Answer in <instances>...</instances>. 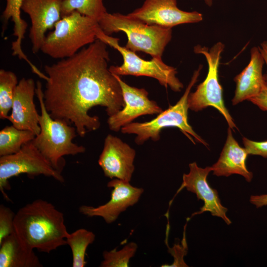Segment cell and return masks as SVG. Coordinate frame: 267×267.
<instances>
[{
	"instance_id": "cell-24",
	"label": "cell",
	"mask_w": 267,
	"mask_h": 267,
	"mask_svg": "<svg viewBox=\"0 0 267 267\" xmlns=\"http://www.w3.org/2000/svg\"><path fill=\"white\" fill-rule=\"evenodd\" d=\"M15 74L10 71L0 70V118H7L11 109L14 91L18 84Z\"/></svg>"
},
{
	"instance_id": "cell-2",
	"label": "cell",
	"mask_w": 267,
	"mask_h": 267,
	"mask_svg": "<svg viewBox=\"0 0 267 267\" xmlns=\"http://www.w3.org/2000/svg\"><path fill=\"white\" fill-rule=\"evenodd\" d=\"M14 232L26 247L49 254L66 245L69 233L63 214L51 203L38 199L15 213Z\"/></svg>"
},
{
	"instance_id": "cell-21",
	"label": "cell",
	"mask_w": 267,
	"mask_h": 267,
	"mask_svg": "<svg viewBox=\"0 0 267 267\" xmlns=\"http://www.w3.org/2000/svg\"><path fill=\"white\" fill-rule=\"evenodd\" d=\"M36 135L29 130L18 129L13 125L6 126L0 132V156L18 152L25 144L32 141Z\"/></svg>"
},
{
	"instance_id": "cell-6",
	"label": "cell",
	"mask_w": 267,
	"mask_h": 267,
	"mask_svg": "<svg viewBox=\"0 0 267 267\" xmlns=\"http://www.w3.org/2000/svg\"><path fill=\"white\" fill-rule=\"evenodd\" d=\"M202 65H200L192 75L186 89L177 103L158 114L154 119L143 123L132 122L121 129L124 134L136 135L135 142L141 145L149 139L157 141L160 138V133L164 128L176 127L191 142L195 144L193 137L197 142L207 146L206 142L193 130L188 121V97L190 90L197 81Z\"/></svg>"
},
{
	"instance_id": "cell-27",
	"label": "cell",
	"mask_w": 267,
	"mask_h": 267,
	"mask_svg": "<svg viewBox=\"0 0 267 267\" xmlns=\"http://www.w3.org/2000/svg\"><path fill=\"white\" fill-rule=\"evenodd\" d=\"M183 237L181 244H175L172 248L168 247V251L174 258V261L171 265H163L162 267H188L183 260V257L187 254V246L185 238V229Z\"/></svg>"
},
{
	"instance_id": "cell-5",
	"label": "cell",
	"mask_w": 267,
	"mask_h": 267,
	"mask_svg": "<svg viewBox=\"0 0 267 267\" xmlns=\"http://www.w3.org/2000/svg\"><path fill=\"white\" fill-rule=\"evenodd\" d=\"M100 28L97 20L74 11L56 23L41 50L54 59L71 57L97 40Z\"/></svg>"
},
{
	"instance_id": "cell-25",
	"label": "cell",
	"mask_w": 267,
	"mask_h": 267,
	"mask_svg": "<svg viewBox=\"0 0 267 267\" xmlns=\"http://www.w3.org/2000/svg\"><path fill=\"white\" fill-rule=\"evenodd\" d=\"M137 249L135 242H131L125 245L121 249H114L110 251H105L103 253V260L101 267H127L130 260L133 258Z\"/></svg>"
},
{
	"instance_id": "cell-20",
	"label": "cell",
	"mask_w": 267,
	"mask_h": 267,
	"mask_svg": "<svg viewBox=\"0 0 267 267\" xmlns=\"http://www.w3.org/2000/svg\"><path fill=\"white\" fill-rule=\"evenodd\" d=\"M22 0H6V7L1 17L3 23L2 34H3L7 23L11 19L14 23L13 35L17 38L12 43V55L18 56L19 59H23L29 64H31L32 62L24 53L21 47L22 40L28 26L27 22L22 19L20 15Z\"/></svg>"
},
{
	"instance_id": "cell-30",
	"label": "cell",
	"mask_w": 267,
	"mask_h": 267,
	"mask_svg": "<svg viewBox=\"0 0 267 267\" xmlns=\"http://www.w3.org/2000/svg\"><path fill=\"white\" fill-rule=\"evenodd\" d=\"M250 202L257 208L267 205V194L252 195L250 198Z\"/></svg>"
},
{
	"instance_id": "cell-17",
	"label": "cell",
	"mask_w": 267,
	"mask_h": 267,
	"mask_svg": "<svg viewBox=\"0 0 267 267\" xmlns=\"http://www.w3.org/2000/svg\"><path fill=\"white\" fill-rule=\"evenodd\" d=\"M250 53L249 63L234 78L236 89L232 100L233 105L257 95L265 83L263 68L265 63L259 46L253 47Z\"/></svg>"
},
{
	"instance_id": "cell-13",
	"label": "cell",
	"mask_w": 267,
	"mask_h": 267,
	"mask_svg": "<svg viewBox=\"0 0 267 267\" xmlns=\"http://www.w3.org/2000/svg\"><path fill=\"white\" fill-rule=\"evenodd\" d=\"M189 172L183 175L182 183L178 193L185 188L195 194L198 200L204 202L200 211L193 213L192 216L210 212L212 216L222 218L229 225L231 222L226 214L227 209L221 204L217 190L212 188L207 180L208 175L212 171V167L202 168L196 162H193L189 164Z\"/></svg>"
},
{
	"instance_id": "cell-8",
	"label": "cell",
	"mask_w": 267,
	"mask_h": 267,
	"mask_svg": "<svg viewBox=\"0 0 267 267\" xmlns=\"http://www.w3.org/2000/svg\"><path fill=\"white\" fill-rule=\"evenodd\" d=\"M224 44L219 42L210 48L201 45L194 47V52L203 55L208 66L207 75L203 82L197 87L195 91L190 93L188 97V108L199 111L208 106L216 108L224 117L229 128H236L232 117L225 107L222 96V89L220 84L218 71L221 54Z\"/></svg>"
},
{
	"instance_id": "cell-14",
	"label": "cell",
	"mask_w": 267,
	"mask_h": 267,
	"mask_svg": "<svg viewBox=\"0 0 267 267\" xmlns=\"http://www.w3.org/2000/svg\"><path fill=\"white\" fill-rule=\"evenodd\" d=\"M135 151L120 138L108 134L98 163L104 176L130 182L134 171Z\"/></svg>"
},
{
	"instance_id": "cell-7",
	"label": "cell",
	"mask_w": 267,
	"mask_h": 267,
	"mask_svg": "<svg viewBox=\"0 0 267 267\" xmlns=\"http://www.w3.org/2000/svg\"><path fill=\"white\" fill-rule=\"evenodd\" d=\"M97 39L116 49L122 56L123 62L120 66H111L110 72L119 76L132 75L146 76L157 80L166 88L179 92L183 88L182 83L177 77L176 68L165 63L162 58L153 57L150 60H144L135 52L119 44V39L106 35L100 29Z\"/></svg>"
},
{
	"instance_id": "cell-22",
	"label": "cell",
	"mask_w": 267,
	"mask_h": 267,
	"mask_svg": "<svg viewBox=\"0 0 267 267\" xmlns=\"http://www.w3.org/2000/svg\"><path fill=\"white\" fill-rule=\"evenodd\" d=\"M95 238L93 232L85 228L78 229L68 233L66 238V245H68L71 250L73 267L86 266L87 249Z\"/></svg>"
},
{
	"instance_id": "cell-16",
	"label": "cell",
	"mask_w": 267,
	"mask_h": 267,
	"mask_svg": "<svg viewBox=\"0 0 267 267\" xmlns=\"http://www.w3.org/2000/svg\"><path fill=\"white\" fill-rule=\"evenodd\" d=\"M36 84L31 78L21 79L13 96L11 113L8 119L12 125L20 130H29L36 135L41 131L39 117L34 101Z\"/></svg>"
},
{
	"instance_id": "cell-15",
	"label": "cell",
	"mask_w": 267,
	"mask_h": 267,
	"mask_svg": "<svg viewBox=\"0 0 267 267\" xmlns=\"http://www.w3.org/2000/svg\"><path fill=\"white\" fill-rule=\"evenodd\" d=\"M63 0H23L21 9L29 15L31 27L29 38L32 50L36 53L41 50L47 30L54 28L61 18Z\"/></svg>"
},
{
	"instance_id": "cell-18",
	"label": "cell",
	"mask_w": 267,
	"mask_h": 267,
	"mask_svg": "<svg viewBox=\"0 0 267 267\" xmlns=\"http://www.w3.org/2000/svg\"><path fill=\"white\" fill-rule=\"evenodd\" d=\"M248 154L245 148L240 146L233 137L231 128L224 147L217 161L212 167L213 174L217 176L228 177L232 174L242 176L248 182L253 178V173L248 170L246 160Z\"/></svg>"
},
{
	"instance_id": "cell-26",
	"label": "cell",
	"mask_w": 267,
	"mask_h": 267,
	"mask_svg": "<svg viewBox=\"0 0 267 267\" xmlns=\"http://www.w3.org/2000/svg\"><path fill=\"white\" fill-rule=\"evenodd\" d=\"M15 214L9 207L0 206V243L14 232V220Z\"/></svg>"
},
{
	"instance_id": "cell-11",
	"label": "cell",
	"mask_w": 267,
	"mask_h": 267,
	"mask_svg": "<svg viewBox=\"0 0 267 267\" xmlns=\"http://www.w3.org/2000/svg\"><path fill=\"white\" fill-rule=\"evenodd\" d=\"M114 75L121 86L125 105L116 114L109 116L107 124L111 131L118 132L140 116L158 114L163 111L156 101L149 99L145 89L131 86L120 76Z\"/></svg>"
},
{
	"instance_id": "cell-28",
	"label": "cell",
	"mask_w": 267,
	"mask_h": 267,
	"mask_svg": "<svg viewBox=\"0 0 267 267\" xmlns=\"http://www.w3.org/2000/svg\"><path fill=\"white\" fill-rule=\"evenodd\" d=\"M243 142L248 155H260L267 158V140L259 142L243 137Z\"/></svg>"
},
{
	"instance_id": "cell-19",
	"label": "cell",
	"mask_w": 267,
	"mask_h": 267,
	"mask_svg": "<svg viewBox=\"0 0 267 267\" xmlns=\"http://www.w3.org/2000/svg\"><path fill=\"white\" fill-rule=\"evenodd\" d=\"M34 250L24 245L15 232L0 243V267H41Z\"/></svg>"
},
{
	"instance_id": "cell-23",
	"label": "cell",
	"mask_w": 267,
	"mask_h": 267,
	"mask_svg": "<svg viewBox=\"0 0 267 267\" xmlns=\"http://www.w3.org/2000/svg\"><path fill=\"white\" fill-rule=\"evenodd\" d=\"M74 11L97 21L107 12L103 0H63L61 17Z\"/></svg>"
},
{
	"instance_id": "cell-3",
	"label": "cell",
	"mask_w": 267,
	"mask_h": 267,
	"mask_svg": "<svg viewBox=\"0 0 267 267\" xmlns=\"http://www.w3.org/2000/svg\"><path fill=\"white\" fill-rule=\"evenodd\" d=\"M36 94L41 108L39 117L41 131L32 141L52 166L61 173L63 157L83 153L86 148L72 141L78 135L74 126L50 116L44 103V91L39 81L36 82Z\"/></svg>"
},
{
	"instance_id": "cell-12",
	"label": "cell",
	"mask_w": 267,
	"mask_h": 267,
	"mask_svg": "<svg viewBox=\"0 0 267 267\" xmlns=\"http://www.w3.org/2000/svg\"><path fill=\"white\" fill-rule=\"evenodd\" d=\"M107 186L112 188L110 199L107 202L97 207L82 205L79 209L80 213L88 217H101L106 223H111L121 213L135 204L144 191L142 188L117 178L112 179Z\"/></svg>"
},
{
	"instance_id": "cell-9",
	"label": "cell",
	"mask_w": 267,
	"mask_h": 267,
	"mask_svg": "<svg viewBox=\"0 0 267 267\" xmlns=\"http://www.w3.org/2000/svg\"><path fill=\"white\" fill-rule=\"evenodd\" d=\"M26 174L30 177L44 175L63 182L61 173L55 170L38 149L30 141L17 153L0 157V190L7 201L10 199L4 190H9L8 180Z\"/></svg>"
},
{
	"instance_id": "cell-32",
	"label": "cell",
	"mask_w": 267,
	"mask_h": 267,
	"mask_svg": "<svg viewBox=\"0 0 267 267\" xmlns=\"http://www.w3.org/2000/svg\"><path fill=\"white\" fill-rule=\"evenodd\" d=\"M204 1L206 4L209 7L211 6L213 4V0H204Z\"/></svg>"
},
{
	"instance_id": "cell-1",
	"label": "cell",
	"mask_w": 267,
	"mask_h": 267,
	"mask_svg": "<svg viewBox=\"0 0 267 267\" xmlns=\"http://www.w3.org/2000/svg\"><path fill=\"white\" fill-rule=\"evenodd\" d=\"M107 45L97 39L74 55L44 67L47 111L52 118L73 124L82 137L100 126L98 117L89 114L91 108L104 107L111 116L125 105L120 83L108 67Z\"/></svg>"
},
{
	"instance_id": "cell-10",
	"label": "cell",
	"mask_w": 267,
	"mask_h": 267,
	"mask_svg": "<svg viewBox=\"0 0 267 267\" xmlns=\"http://www.w3.org/2000/svg\"><path fill=\"white\" fill-rule=\"evenodd\" d=\"M127 15L146 24L165 28L203 20L202 14L198 11L179 9L177 0H145L141 6Z\"/></svg>"
},
{
	"instance_id": "cell-31",
	"label": "cell",
	"mask_w": 267,
	"mask_h": 267,
	"mask_svg": "<svg viewBox=\"0 0 267 267\" xmlns=\"http://www.w3.org/2000/svg\"><path fill=\"white\" fill-rule=\"evenodd\" d=\"M259 47L264 59L265 63L267 66V39L263 42ZM264 78L265 82L267 84V72L266 74L264 75Z\"/></svg>"
},
{
	"instance_id": "cell-29",
	"label": "cell",
	"mask_w": 267,
	"mask_h": 267,
	"mask_svg": "<svg viewBox=\"0 0 267 267\" xmlns=\"http://www.w3.org/2000/svg\"><path fill=\"white\" fill-rule=\"evenodd\" d=\"M249 100L264 111H267V84H264L260 92Z\"/></svg>"
},
{
	"instance_id": "cell-4",
	"label": "cell",
	"mask_w": 267,
	"mask_h": 267,
	"mask_svg": "<svg viewBox=\"0 0 267 267\" xmlns=\"http://www.w3.org/2000/svg\"><path fill=\"white\" fill-rule=\"evenodd\" d=\"M106 35L124 32L128 41L125 47L134 52L142 51L152 58H162L172 37V28L150 25L120 13L106 12L98 21Z\"/></svg>"
}]
</instances>
